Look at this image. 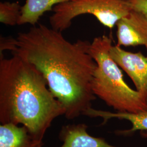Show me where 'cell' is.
<instances>
[{
  "mask_svg": "<svg viewBox=\"0 0 147 147\" xmlns=\"http://www.w3.org/2000/svg\"><path fill=\"white\" fill-rule=\"evenodd\" d=\"M62 105L53 94L42 74L16 54L0 59V121L21 125L42 141L59 116Z\"/></svg>",
  "mask_w": 147,
  "mask_h": 147,
  "instance_id": "7a4b0ae2",
  "label": "cell"
},
{
  "mask_svg": "<svg viewBox=\"0 0 147 147\" xmlns=\"http://www.w3.org/2000/svg\"><path fill=\"white\" fill-rule=\"evenodd\" d=\"M110 37H95L90 42L89 53L97 64L92 81L96 96L117 112L136 113L147 109V101L125 81L119 66L111 58Z\"/></svg>",
  "mask_w": 147,
  "mask_h": 147,
  "instance_id": "3957f363",
  "label": "cell"
},
{
  "mask_svg": "<svg viewBox=\"0 0 147 147\" xmlns=\"http://www.w3.org/2000/svg\"><path fill=\"white\" fill-rule=\"evenodd\" d=\"M71 1L73 0H26L22 5L18 25L29 24L35 26L45 13L53 11L55 5Z\"/></svg>",
  "mask_w": 147,
  "mask_h": 147,
  "instance_id": "30bf717a",
  "label": "cell"
},
{
  "mask_svg": "<svg viewBox=\"0 0 147 147\" xmlns=\"http://www.w3.org/2000/svg\"><path fill=\"white\" fill-rule=\"evenodd\" d=\"M110 55L135 84L136 90L147 101V56L141 52L131 53L120 47L112 45Z\"/></svg>",
  "mask_w": 147,
  "mask_h": 147,
  "instance_id": "5b68a950",
  "label": "cell"
},
{
  "mask_svg": "<svg viewBox=\"0 0 147 147\" xmlns=\"http://www.w3.org/2000/svg\"><path fill=\"white\" fill-rule=\"evenodd\" d=\"M84 115L90 117L102 118L104 123L112 118L129 121L131 124V127L127 130H118L116 133L119 135L130 136L138 131L141 132L147 131V109L136 113L120 112L113 113L110 111L95 110L91 107L84 112Z\"/></svg>",
  "mask_w": 147,
  "mask_h": 147,
  "instance_id": "ba28073f",
  "label": "cell"
},
{
  "mask_svg": "<svg viewBox=\"0 0 147 147\" xmlns=\"http://www.w3.org/2000/svg\"><path fill=\"white\" fill-rule=\"evenodd\" d=\"M117 45L136 47L142 45L147 53V17L141 13L131 10L116 24Z\"/></svg>",
  "mask_w": 147,
  "mask_h": 147,
  "instance_id": "8992f818",
  "label": "cell"
},
{
  "mask_svg": "<svg viewBox=\"0 0 147 147\" xmlns=\"http://www.w3.org/2000/svg\"><path fill=\"white\" fill-rule=\"evenodd\" d=\"M42 143L24 126L11 123L1 124L0 147H42Z\"/></svg>",
  "mask_w": 147,
  "mask_h": 147,
  "instance_id": "9c48e42d",
  "label": "cell"
},
{
  "mask_svg": "<svg viewBox=\"0 0 147 147\" xmlns=\"http://www.w3.org/2000/svg\"><path fill=\"white\" fill-rule=\"evenodd\" d=\"M90 44L70 42L61 32L39 24L18 33L13 53L42 74L64 116L74 119L84 115L96 98L92 81L97 64L89 53Z\"/></svg>",
  "mask_w": 147,
  "mask_h": 147,
  "instance_id": "6da1fadb",
  "label": "cell"
},
{
  "mask_svg": "<svg viewBox=\"0 0 147 147\" xmlns=\"http://www.w3.org/2000/svg\"><path fill=\"white\" fill-rule=\"evenodd\" d=\"M133 11L140 12L147 17V0H125Z\"/></svg>",
  "mask_w": 147,
  "mask_h": 147,
  "instance_id": "7c38bea8",
  "label": "cell"
},
{
  "mask_svg": "<svg viewBox=\"0 0 147 147\" xmlns=\"http://www.w3.org/2000/svg\"><path fill=\"white\" fill-rule=\"evenodd\" d=\"M59 138L63 142L60 147H116L104 138L90 135L84 124L67 125L62 127Z\"/></svg>",
  "mask_w": 147,
  "mask_h": 147,
  "instance_id": "52a82bcc",
  "label": "cell"
},
{
  "mask_svg": "<svg viewBox=\"0 0 147 147\" xmlns=\"http://www.w3.org/2000/svg\"><path fill=\"white\" fill-rule=\"evenodd\" d=\"M21 6L19 2L0 3V22L6 25H18L21 16Z\"/></svg>",
  "mask_w": 147,
  "mask_h": 147,
  "instance_id": "8fae6325",
  "label": "cell"
},
{
  "mask_svg": "<svg viewBox=\"0 0 147 147\" xmlns=\"http://www.w3.org/2000/svg\"><path fill=\"white\" fill-rule=\"evenodd\" d=\"M131 11L125 0H73L55 5L49 22L53 29L62 32L68 29L75 18L90 14L111 30Z\"/></svg>",
  "mask_w": 147,
  "mask_h": 147,
  "instance_id": "277c9868",
  "label": "cell"
}]
</instances>
